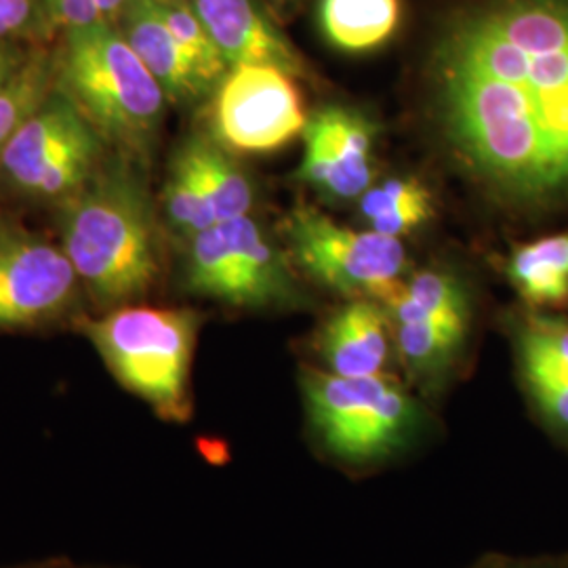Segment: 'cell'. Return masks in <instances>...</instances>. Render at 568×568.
<instances>
[{
	"label": "cell",
	"instance_id": "6da1fadb",
	"mask_svg": "<svg viewBox=\"0 0 568 568\" xmlns=\"http://www.w3.org/2000/svg\"><path fill=\"white\" fill-rule=\"evenodd\" d=\"M432 108L450 156L516 206L568 201V0H480L443 28Z\"/></svg>",
	"mask_w": 568,
	"mask_h": 568
},
{
	"label": "cell",
	"instance_id": "7a4b0ae2",
	"mask_svg": "<svg viewBox=\"0 0 568 568\" xmlns=\"http://www.w3.org/2000/svg\"><path fill=\"white\" fill-rule=\"evenodd\" d=\"M138 166L116 154L61 203V248L100 312L140 304L161 278L156 213Z\"/></svg>",
	"mask_w": 568,
	"mask_h": 568
},
{
	"label": "cell",
	"instance_id": "3957f363",
	"mask_svg": "<svg viewBox=\"0 0 568 568\" xmlns=\"http://www.w3.org/2000/svg\"><path fill=\"white\" fill-rule=\"evenodd\" d=\"M55 89L70 98L105 145L148 163L163 124L161 82L110 21L65 30Z\"/></svg>",
	"mask_w": 568,
	"mask_h": 568
},
{
	"label": "cell",
	"instance_id": "277c9868",
	"mask_svg": "<svg viewBox=\"0 0 568 568\" xmlns=\"http://www.w3.org/2000/svg\"><path fill=\"white\" fill-rule=\"evenodd\" d=\"M201 314L187 307L129 304L77 321L110 375L142 398L156 417L185 424L192 417V358Z\"/></svg>",
	"mask_w": 568,
	"mask_h": 568
},
{
	"label": "cell",
	"instance_id": "5b68a950",
	"mask_svg": "<svg viewBox=\"0 0 568 568\" xmlns=\"http://www.w3.org/2000/svg\"><path fill=\"white\" fill-rule=\"evenodd\" d=\"M302 386L310 424L326 450L349 464L405 447L419 424L417 403L389 375L339 377L307 368Z\"/></svg>",
	"mask_w": 568,
	"mask_h": 568
},
{
	"label": "cell",
	"instance_id": "8992f818",
	"mask_svg": "<svg viewBox=\"0 0 568 568\" xmlns=\"http://www.w3.org/2000/svg\"><path fill=\"white\" fill-rule=\"evenodd\" d=\"M183 281L190 293L241 310L276 307L297 295L288 257L251 215L192 236Z\"/></svg>",
	"mask_w": 568,
	"mask_h": 568
},
{
	"label": "cell",
	"instance_id": "52a82bcc",
	"mask_svg": "<svg viewBox=\"0 0 568 568\" xmlns=\"http://www.w3.org/2000/svg\"><path fill=\"white\" fill-rule=\"evenodd\" d=\"M103 145L81 110L53 87L2 148L0 169L26 196L63 203L100 169Z\"/></svg>",
	"mask_w": 568,
	"mask_h": 568
},
{
	"label": "cell",
	"instance_id": "ba28073f",
	"mask_svg": "<svg viewBox=\"0 0 568 568\" xmlns=\"http://www.w3.org/2000/svg\"><path fill=\"white\" fill-rule=\"evenodd\" d=\"M281 230L295 264L354 300H377L389 284L403 278L406 251L400 239L373 230L356 232L307 204L293 206Z\"/></svg>",
	"mask_w": 568,
	"mask_h": 568
},
{
	"label": "cell",
	"instance_id": "9c48e42d",
	"mask_svg": "<svg viewBox=\"0 0 568 568\" xmlns=\"http://www.w3.org/2000/svg\"><path fill=\"white\" fill-rule=\"evenodd\" d=\"M307 124L295 79L274 65H232L215 87L211 138L232 154H267Z\"/></svg>",
	"mask_w": 568,
	"mask_h": 568
},
{
	"label": "cell",
	"instance_id": "30bf717a",
	"mask_svg": "<svg viewBox=\"0 0 568 568\" xmlns=\"http://www.w3.org/2000/svg\"><path fill=\"white\" fill-rule=\"evenodd\" d=\"M81 281L65 251L13 222H0V333L72 316Z\"/></svg>",
	"mask_w": 568,
	"mask_h": 568
},
{
	"label": "cell",
	"instance_id": "8fae6325",
	"mask_svg": "<svg viewBox=\"0 0 568 568\" xmlns=\"http://www.w3.org/2000/svg\"><path fill=\"white\" fill-rule=\"evenodd\" d=\"M375 133L373 121L354 108H321L305 124L297 178L337 201L363 196L375 178Z\"/></svg>",
	"mask_w": 568,
	"mask_h": 568
},
{
	"label": "cell",
	"instance_id": "7c38bea8",
	"mask_svg": "<svg viewBox=\"0 0 568 568\" xmlns=\"http://www.w3.org/2000/svg\"><path fill=\"white\" fill-rule=\"evenodd\" d=\"M192 7L230 68L274 65L293 79H305L304 58L255 0H192Z\"/></svg>",
	"mask_w": 568,
	"mask_h": 568
},
{
	"label": "cell",
	"instance_id": "4fadbf2b",
	"mask_svg": "<svg viewBox=\"0 0 568 568\" xmlns=\"http://www.w3.org/2000/svg\"><path fill=\"white\" fill-rule=\"evenodd\" d=\"M392 326L386 307L375 300L358 297L335 310L316 337L326 371L339 377L386 375Z\"/></svg>",
	"mask_w": 568,
	"mask_h": 568
},
{
	"label": "cell",
	"instance_id": "5bb4252c",
	"mask_svg": "<svg viewBox=\"0 0 568 568\" xmlns=\"http://www.w3.org/2000/svg\"><path fill=\"white\" fill-rule=\"evenodd\" d=\"M121 16L122 37L161 82L169 102L190 103L209 93L194 61L169 30L156 0H131Z\"/></svg>",
	"mask_w": 568,
	"mask_h": 568
},
{
	"label": "cell",
	"instance_id": "9a60e30c",
	"mask_svg": "<svg viewBox=\"0 0 568 568\" xmlns=\"http://www.w3.org/2000/svg\"><path fill=\"white\" fill-rule=\"evenodd\" d=\"M403 20L400 0H321L318 21L326 41L345 53L386 44Z\"/></svg>",
	"mask_w": 568,
	"mask_h": 568
},
{
	"label": "cell",
	"instance_id": "2e32d148",
	"mask_svg": "<svg viewBox=\"0 0 568 568\" xmlns=\"http://www.w3.org/2000/svg\"><path fill=\"white\" fill-rule=\"evenodd\" d=\"M375 302L386 307L392 325L436 318H469L464 286L455 276L440 270H424L408 283L400 278L389 284Z\"/></svg>",
	"mask_w": 568,
	"mask_h": 568
},
{
	"label": "cell",
	"instance_id": "e0dca14e",
	"mask_svg": "<svg viewBox=\"0 0 568 568\" xmlns=\"http://www.w3.org/2000/svg\"><path fill=\"white\" fill-rule=\"evenodd\" d=\"M509 283L537 307L568 302V234L523 244L508 262Z\"/></svg>",
	"mask_w": 568,
	"mask_h": 568
},
{
	"label": "cell",
	"instance_id": "ac0fdd59",
	"mask_svg": "<svg viewBox=\"0 0 568 568\" xmlns=\"http://www.w3.org/2000/svg\"><path fill=\"white\" fill-rule=\"evenodd\" d=\"M361 211L373 232L403 239L432 220L434 199L417 178H389L366 190Z\"/></svg>",
	"mask_w": 568,
	"mask_h": 568
},
{
	"label": "cell",
	"instance_id": "d6986e66",
	"mask_svg": "<svg viewBox=\"0 0 568 568\" xmlns=\"http://www.w3.org/2000/svg\"><path fill=\"white\" fill-rule=\"evenodd\" d=\"M187 148L203 178L204 190L211 199L217 224L244 217L253 209L255 190L243 166L234 161L232 152L213 138H192Z\"/></svg>",
	"mask_w": 568,
	"mask_h": 568
},
{
	"label": "cell",
	"instance_id": "ffe728a7",
	"mask_svg": "<svg viewBox=\"0 0 568 568\" xmlns=\"http://www.w3.org/2000/svg\"><path fill=\"white\" fill-rule=\"evenodd\" d=\"M163 206L169 225L185 241L217 224L213 204L204 190L203 178L187 143L178 150L169 169Z\"/></svg>",
	"mask_w": 568,
	"mask_h": 568
},
{
	"label": "cell",
	"instance_id": "44dd1931",
	"mask_svg": "<svg viewBox=\"0 0 568 568\" xmlns=\"http://www.w3.org/2000/svg\"><path fill=\"white\" fill-rule=\"evenodd\" d=\"M469 318H436L394 325L400 358L417 375H434L457 356L466 339Z\"/></svg>",
	"mask_w": 568,
	"mask_h": 568
},
{
	"label": "cell",
	"instance_id": "7402d4cb",
	"mask_svg": "<svg viewBox=\"0 0 568 568\" xmlns=\"http://www.w3.org/2000/svg\"><path fill=\"white\" fill-rule=\"evenodd\" d=\"M156 7L161 11L169 30L187 51L190 60L194 61L201 79L209 91H213L225 72L230 70L222 51L211 39L209 30L204 28L199 13L194 11L192 2L185 0H156Z\"/></svg>",
	"mask_w": 568,
	"mask_h": 568
},
{
	"label": "cell",
	"instance_id": "603a6c76",
	"mask_svg": "<svg viewBox=\"0 0 568 568\" xmlns=\"http://www.w3.org/2000/svg\"><path fill=\"white\" fill-rule=\"evenodd\" d=\"M51 91V70L41 61L23 63L13 79L0 87V152Z\"/></svg>",
	"mask_w": 568,
	"mask_h": 568
},
{
	"label": "cell",
	"instance_id": "cb8c5ba5",
	"mask_svg": "<svg viewBox=\"0 0 568 568\" xmlns=\"http://www.w3.org/2000/svg\"><path fill=\"white\" fill-rule=\"evenodd\" d=\"M520 356L541 358L568 368V323L532 318L520 335Z\"/></svg>",
	"mask_w": 568,
	"mask_h": 568
},
{
	"label": "cell",
	"instance_id": "d4e9b609",
	"mask_svg": "<svg viewBox=\"0 0 568 568\" xmlns=\"http://www.w3.org/2000/svg\"><path fill=\"white\" fill-rule=\"evenodd\" d=\"M42 0H0V39L26 34L41 21Z\"/></svg>",
	"mask_w": 568,
	"mask_h": 568
},
{
	"label": "cell",
	"instance_id": "484cf974",
	"mask_svg": "<svg viewBox=\"0 0 568 568\" xmlns=\"http://www.w3.org/2000/svg\"><path fill=\"white\" fill-rule=\"evenodd\" d=\"M537 403L558 426L568 429V386L548 379H527Z\"/></svg>",
	"mask_w": 568,
	"mask_h": 568
},
{
	"label": "cell",
	"instance_id": "4316f807",
	"mask_svg": "<svg viewBox=\"0 0 568 568\" xmlns=\"http://www.w3.org/2000/svg\"><path fill=\"white\" fill-rule=\"evenodd\" d=\"M21 65L23 63L18 60V53H13L7 47H0V87L11 81L13 74L20 70Z\"/></svg>",
	"mask_w": 568,
	"mask_h": 568
},
{
	"label": "cell",
	"instance_id": "83f0119b",
	"mask_svg": "<svg viewBox=\"0 0 568 568\" xmlns=\"http://www.w3.org/2000/svg\"><path fill=\"white\" fill-rule=\"evenodd\" d=\"M18 568H79L70 565L68 560H47V562H39V565H28V567Z\"/></svg>",
	"mask_w": 568,
	"mask_h": 568
},
{
	"label": "cell",
	"instance_id": "f1b7e54d",
	"mask_svg": "<svg viewBox=\"0 0 568 568\" xmlns=\"http://www.w3.org/2000/svg\"><path fill=\"white\" fill-rule=\"evenodd\" d=\"M278 7H291V4H295L297 0H274Z\"/></svg>",
	"mask_w": 568,
	"mask_h": 568
}]
</instances>
